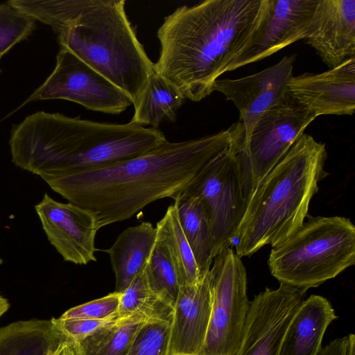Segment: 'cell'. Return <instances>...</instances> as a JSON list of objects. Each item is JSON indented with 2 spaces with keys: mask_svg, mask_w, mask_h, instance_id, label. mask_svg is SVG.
<instances>
[{
  "mask_svg": "<svg viewBox=\"0 0 355 355\" xmlns=\"http://www.w3.org/2000/svg\"><path fill=\"white\" fill-rule=\"evenodd\" d=\"M241 121L198 139L166 143L141 155L61 178L49 187L92 211L99 229L125 220L157 200L182 192L243 134Z\"/></svg>",
  "mask_w": 355,
  "mask_h": 355,
  "instance_id": "1",
  "label": "cell"
},
{
  "mask_svg": "<svg viewBox=\"0 0 355 355\" xmlns=\"http://www.w3.org/2000/svg\"><path fill=\"white\" fill-rule=\"evenodd\" d=\"M262 0H206L167 15L154 71L186 99L209 96L254 30Z\"/></svg>",
  "mask_w": 355,
  "mask_h": 355,
  "instance_id": "2",
  "label": "cell"
},
{
  "mask_svg": "<svg viewBox=\"0 0 355 355\" xmlns=\"http://www.w3.org/2000/svg\"><path fill=\"white\" fill-rule=\"evenodd\" d=\"M168 140L159 129L133 122L101 123L37 112L12 126V163L49 186L67 176L148 153Z\"/></svg>",
  "mask_w": 355,
  "mask_h": 355,
  "instance_id": "3",
  "label": "cell"
},
{
  "mask_svg": "<svg viewBox=\"0 0 355 355\" xmlns=\"http://www.w3.org/2000/svg\"><path fill=\"white\" fill-rule=\"evenodd\" d=\"M11 5L49 25L64 48L124 92L132 105L154 63L125 12L124 0H12Z\"/></svg>",
  "mask_w": 355,
  "mask_h": 355,
  "instance_id": "4",
  "label": "cell"
},
{
  "mask_svg": "<svg viewBox=\"0 0 355 355\" xmlns=\"http://www.w3.org/2000/svg\"><path fill=\"white\" fill-rule=\"evenodd\" d=\"M327 158L325 144L304 133L263 178L247 202L235 235L240 258L266 245H279L302 226L319 182L327 176Z\"/></svg>",
  "mask_w": 355,
  "mask_h": 355,
  "instance_id": "5",
  "label": "cell"
},
{
  "mask_svg": "<svg viewBox=\"0 0 355 355\" xmlns=\"http://www.w3.org/2000/svg\"><path fill=\"white\" fill-rule=\"evenodd\" d=\"M272 248L268 265L279 282L307 291L334 278L355 261V226L343 216H310Z\"/></svg>",
  "mask_w": 355,
  "mask_h": 355,
  "instance_id": "6",
  "label": "cell"
},
{
  "mask_svg": "<svg viewBox=\"0 0 355 355\" xmlns=\"http://www.w3.org/2000/svg\"><path fill=\"white\" fill-rule=\"evenodd\" d=\"M316 115L290 93L266 110L235 148L245 202L263 178L304 133Z\"/></svg>",
  "mask_w": 355,
  "mask_h": 355,
  "instance_id": "7",
  "label": "cell"
},
{
  "mask_svg": "<svg viewBox=\"0 0 355 355\" xmlns=\"http://www.w3.org/2000/svg\"><path fill=\"white\" fill-rule=\"evenodd\" d=\"M209 286L211 315L200 355H235L250 301L245 266L231 248L214 257L209 270Z\"/></svg>",
  "mask_w": 355,
  "mask_h": 355,
  "instance_id": "8",
  "label": "cell"
},
{
  "mask_svg": "<svg viewBox=\"0 0 355 355\" xmlns=\"http://www.w3.org/2000/svg\"><path fill=\"white\" fill-rule=\"evenodd\" d=\"M233 146L209 162L182 191L197 197L210 225L213 254L230 248L246 207Z\"/></svg>",
  "mask_w": 355,
  "mask_h": 355,
  "instance_id": "9",
  "label": "cell"
},
{
  "mask_svg": "<svg viewBox=\"0 0 355 355\" xmlns=\"http://www.w3.org/2000/svg\"><path fill=\"white\" fill-rule=\"evenodd\" d=\"M62 99L94 112L119 114L132 105L130 98L68 50L60 48L51 74L24 103Z\"/></svg>",
  "mask_w": 355,
  "mask_h": 355,
  "instance_id": "10",
  "label": "cell"
},
{
  "mask_svg": "<svg viewBox=\"0 0 355 355\" xmlns=\"http://www.w3.org/2000/svg\"><path fill=\"white\" fill-rule=\"evenodd\" d=\"M317 0H262L258 21L227 72L304 39Z\"/></svg>",
  "mask_w": 355,
  "mask_h": 355,
  "instance_id": "11",
  "label": "cell"
},
{
  "mask_svg": "<svg viewBox=\"0 0 355 355\" xmlns=\"http://www.w3.org/2000/svg\"><path fill=\"white\" fill-rule=\"evenodd\" d=\"M305 293L280 284L254 295L235 355H279L285 331Z\"/></svg>",
  "mask_w": 355,
  "mask_h": 355,
  "instance_id": "12",
  "label": "cell"
},
{
  "mask_svg": "<svg viewBox=\"0 0 355 355\" xmlns=\"http://www.w3.org/2000/svg\"><path fill=\"white\" fill-rule=\"evenodd\" d=\"M35 209L49 241L65 261L87 265L96 261L95 238L100 229L92 211L58 202L46 193Z\"/></svg>",
  "mask_w": 355,
  "mask_h": 355,
  "instance_id": "13",
  "label": "cell"
},
{
  "mask_svg": "<svg viewBox=\"0 0 355 355\" xmlns=\"http://www.w3.org/2000/svg\"><path fill=\"white\" fill-rule=\"evenodd\" d=\"M295 55L284 56L279 62L254 74L236 79H218L213 91L222 93L240 113L245 139L260 116L281 102L289 93Z\"/></svg>",
  "mask_w": 355,
  "mask_h": 355,
  "instance_id": "14",
  "label": "cell"
},
{
  "mask_svg": "<svg viewBox=\"0 0 355 355\" xmlns=\"http://www.w3.org/2000/svg\"><path fill=\"white\" fill-rule=\"evenodd\" d=\"M304 40L331 69L355 58V0H317Z\"/></svg>",
  "mask_w": 355,
  "mask_h": 355,
  "instance_id": "15",
  "label": "cell"
},
{
  "mask_svg": "<svg viewBox=\"0 0 355 355\" xmlns=\"http://www.w3.org/2000/svg\"><path fill=\"white\" fill-rule=\"evenodd\" d=\"M288 92L316 116L352 115L355 110V58L321 73L293 76Z\"/></svg>",
  "mask_w": 355,
  "mask_h": 355,
  "instance_id": "16",
  "label": "cell"
},
{
  "mask_svg": "<svg viewBox=\"0 0 355 355\" xmlns=\"http://www.w3.org/2000/svg\"><path fill=\"white\" fill-rule=\"evenodd\" d=\"M209 271L182 286L173 307L168 355H200L211 315Z\"/></svg>",
  "mask_w": 355,
  "mask_h": 355,
  "instance_id": "17",
  "label": "cell"
},
{
  "mask_svg": "<svg viewBox=\"0 0 355 355\" xmlns=\"http://www.w3.org/2000/svg\"><path fill=\"white\" fill-rule=\"evenodd\" d=\"M336 318L325 297L312 295L303 300L287 326L279 355H318L327 327Z\"/></svg>",
  "mask_w": 355,
  "mask_h": 355,
  "instance_id": "18",
  "label": "cell"
},
{
  "mask_svg": "<svg viewBox=\"0 0 355 355\" xmlns=\"http://www.w3.org/2000/svg\"><path fill=\"white\" fill-rule=\"evenodd\" d=\"M157 239V229L150 222L124 230L109 248L115 275V292L122 293L145 268Z\"/></svg>",
  "mask_w": 355,
  "mask_h": 355,
  "instance_id": "19",
  "label": "cell"
},
{
  "mask_svg": "<svg viewBox=\"0 0 355 355\" xmlns=\"http://www.w3.org/2000/svg\"><path fill=\"white\" fill-rule=\"evenodd\" d=\"M66 340L51 320L16 321L0 329V355H50Z\"/></svg>",
  "mask_w": 355,
  "mask_h": 355,
  "instance_id": "20",
  "label": "cell"
},
{
  "mask_svg": "<svg viewBox=\"0 0 355 355\" xmlns=\"http://www.w3.org/2000/svg\"><path fill=\"white\" fill-rule=\"evenodd\" d=\"M173 198L181 228L191 249L200 274L203 276L209 271L214 259L208 217L197 197L180 192Z\"/></svg>",
  "mask_w": 355,
  "mask_h": 355,
  "instance_id": "21",
  "label": "cell"
},
{
  "mask_svg": "<svg viewBox=\"0 0 355 355\" xmlns=\"http://www.w3.org/2000/svg\"><path fill=\"white\" fill-rule=\"evenodd\" d=\"M185 98L171 84L154 71L144 89L133 104L131 122L158 128L164 121L174 123Z\"/></svg>",
  "mask_w": 355,
  "mask_h": 355,
  "instance_id": "22",
  "label": "cell"
},
{
  "mask_svg": "<svg viewBox=\"0 0 355 355\" xmlns=\"http://www.w3.org/2000/svg\"><path fill=\"white\" fill-rule=\"evenodd\" d=\"M147 320L141 314L120 318L73 343L78 355H127L135 335Z\"/></svg>",
  "mask_w": 355,
  "mask_h": 355,
  "instance_id": "23",
  "label": "cell"
},
{
  "mask_svg": "<svg viewBox=\"0 0 355 355\" xmlns=\"http://www.w3.org/2000/svg\"><path fill=\"white\" fill-rule=\"evenodd\" d=\"M155 227L157 234L163 239L168 249L180 286L198 282L204 275L200 274L191 249L182 232L175 204L167 208Z\"/></svg>",
  "mask_w": 355,
  "mask_h": 355,
  "instance_id": "24",
  "label": "cell"
},
{
  "mask_svg": "<svg viewBox=\"0 0 355 355\" xmlns=\"http://www.w3.org/2000/svg\"><path fill=\"white\" fill-rule=\"evenodd\" d=\"M173 307L152 289L144 270L121 293L117 313L119 319L141 314L149 320L171 321Z\"/></svg>",
  "mask_w": 355,
  "mask_h": 355,
  "instance_id": "25",
  "label": "cell"
},
{
  "mask_svg": "<svg viewBox=\"0 0 355 355\" xmlns=\"http://www.w3.org/2000/svg\"><path fill=\"white\" fill-rule=\"evenodd\" d=\"M144 270L152 289L173 305L180 286L168 249L157 232Z\"/></svg>",
  "mask_w": 355,
  "mask_h": 355,
  "instance_id": "26",
  "label": "cell"
},
{
  "mask_svg": "<svg viewBox=\"0 0 355 355\" xmlns=\"http://www.w3.org/2000/svg\"><path fill=\"white\" fill-rule=\"evenodd\" d=\"M35 27V20L8 1L0 4V60L14 45L25 40Z\"/></svg>",
  "mask_w": 355,
  "mask_h": 355,
  "instance_id": "27",
  "label": "cell"
},
{
  "mask_svg": "<svg viewBox=\"0 0 355 355\" xmlns=\"http://www.w3.org/2000/svg\"><path fill=\"white\" fill-rule=\"evenodd\" d=\"M171 321L147 320L139 329L127 355H168Z\"/></svg>",
  "mask_w": 355,
  "mask_h": 355,
  "instance_id": "28",
  "label": "cell"
},
{
  "mask_svg": "<svg viewBox=\"0 0 355 355\" xmlns=\"http://www.w3.org/2000/svg\"><path fill=\"white\" fill-rule=\"evenodd\" d=\"M121 293L114 291L107 295L76 306L66 311L60 317L62 319L102 320L118 317V309Z\"/></svg>",
  "mask_w": 355,
  "mask_h": 355,
  "instance_id": "29",
  "label": "cell"
},
{
  "mask_svg": "<svg viewBox=\"0 0 355 355\" xmlns=\"http://www.w3.org/2000/svg\"><path fill=\"white\" fill-rule=\"evenodd\" d=\"M119 320L116 317L95 319H51L53 327L69 341L76 343L105 325Z\"/></svg>",
  "mask_w": 355,
  "mask_h": 355,
  "instance_id": "30",
  "label": "cell"
},
{
  "mask_svg": "<svg viewBox=\"0 0 355 355\" xmlns=\"http://www.w3.org/2000/svg\"><path fill=\"white\" fill-rule=\"evenodd\" d=\"M318 355H355V350L345 345L331 343L322 347Z\"/></svg>",
  "mask_w": 355,
  "mask_h": 355,
  "instance_id": "31",
  "label": "cell"
},
{
  "mask_svg": "<svg viewBox=\"0 0 355 355\" xmlns=\"http://www.w3.org/2000/svg\"><path fill=\"white\" fill-rule=\"evenodd\" d=\"M61 355H78L73 343L69 340L65 344Z\"/></svg>",
  "mask_w": 355,
  "mask_h": 355,
  "instance_id": "32",
  "label": "cell"
},
{
  "mask_svg": "<svg viewBox=\"0 0 355 355\" xmlns=\"http://www.w3.org/2000/svg\"><path fill=\"white\" fill-rule=\"evenodd\" d=\"M10 304L6 298L0 294V318L8 310Z\"/></svg>",
  "mask_w": 355,
  "mask_h": 355,
  "instance_id": "33",
  "label": "cell"
},
{
  "mask_svg": "<svg viewBox=\"0 0 355 355\" xmlns=\"http://www.w3.org/2000/svg\"><path fill=\"white\" fill-rule=\"evenodd\" d=\"M69 340H64V342H62L58 347V348L53 352L51 353L50 355H61V353H62V351L65 345V344L67 343V342Z\"/></svg>",
  "mask_w": 355,
  "mask_h": 355,
  "instance_id": "34",
  "label": "cell"
},
{
  "mask_svg": "<svg viewBox=\"0 0 355 355\" xmlns=\"http://www.w3.org/2000/svg\"><path fill=\"white\" fill-rule=\"evenodd\" d=\"M3 264V259L0 257V266Z\"/></svg>",
  "mask_w": 355,
  "mask_h": 355,
  "instance_id": "35",
  "label": "cell"
},
{
  "mask_svg": "<svg viewBox=\"0 0 355 355\" xmlns=\"http://www.w3.org/2000/svg\"></svg>",
  "mask_w": 355,
  "mask_h": 355,
  "instance_id": "36",
  "label": "cell"
}]
</instances>
